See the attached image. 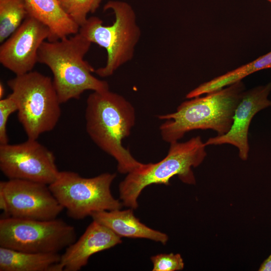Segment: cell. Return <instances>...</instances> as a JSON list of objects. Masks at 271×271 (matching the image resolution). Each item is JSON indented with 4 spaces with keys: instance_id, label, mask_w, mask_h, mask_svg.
Returning <instances> with one entry per match:
<instances>
[{
    "instance_id": "2e32d148",
    "label": "cell",
    "mask_w": 271,
    "mask_h": 271,
    "mask_svg": "<svg viewBox=\"0 0 271 271\" xmlns=\"http://www.w3.org/2000/svg\"><path fill=\"white\" fill-rule=\"evenodd\" d=\"M58 253H37L0 246V271H60Z\"/></svg>"
},
{
    "instance_id": "7c38bea8",
    "label": "cell",
    "mask_w": 271,
    "mask_h": 271,
    "mask_svg": "<svg viewBox=\"0 0 271 271\" xmlns=\"http://www.w3.org/2000/svg\"><path fill=\"white\" fill-rule=\"evenodd\" d=\"M270 91L271 83L244 91L235 108L230 129L223 135L208 139L205 145H233L238 149L239 158L246 161L249 151V125L257 112L271 106V100L268 98Z\"/></svg>"
},
{
    "instance_id": "44dd1931",
    "label": "cell",
    "mask_w": 271,
    "mask_h": 271,
    "mask_svg": "<svg viewBox=\"0 0 271 271\" xmlns=\"http://www.w3.org/2000/svg\"><path fill=\"white\" fill-rule=\"evenodd\" d=\"M18 110L15 101L8 96L0 100V145L8 144L7 124L9 116Z\"/></svg>"
},
{
    "instance_id": "277c9868",
    "label": "cell",
    "mask_w": 271,
    "mask_h": 271,
    "mask_svg": "<svg viewBox=\"0 0 271 271\" xmlns=\"http://www.w3.org/2000/svg\"><path fill=\"white\" fill-rule=\"evenodd\" d=\"M206 145L200 136L185 142L170 143L167 156L156 163L144 164L127 174L119 185V198L123 206L136 209L142 191L152 184L169 185L170 180L178 176L183 183L194 185L192 168L199 166L207 155Z\"/></svg>"
},
{
    "instance_id": "8fae6325",
    "label": "cell",
    "mask_w": 271,
    "mask_h": 271,
    "mask_svg": "<svg viewBox=\"0 0 271 271\" xmlns=\"http://www.w3.org/2000/svg\"><path fill=\"white\" fill-rule=\"evenodd\" d=\"M50 32L48 27L28 16L20 26L0 47V62L20 75L31 72L38 62L39 49Z\"/></svg>"
},
{
    "instance_id": "d4e9b609",
    "label": "cell",
    "mask_w": 271,
    "mask_h": 271,
    "mask_svg": "<svg viewBox=\"0 0 271 271\" xmlns=\"http://www.w3.org/2000/svg\"><path fill=\"white\" fill-rule=\"evenodd\" d=\"M267 1H268L269 2L271 3V0H267Z\"/></svg>"
},
{
    "instance_id": "cb8c5ba5",
    "label": "cell",
    "mask_w": 271,
    "mask_h": 271,
    "mask_svg": "<svg viewBox=\"0 0 271 271\" xmlns=\"http://www.w3.org/2000/svg\"><path fill=\"white\" fill-rule=\"evenodd\" d=\"M58 1L60 3L61 2H62L63 0H58Z\"/></svg>"
},
{
    "instance_id": "5b68a950",
    "label": "cell",
    "mask_w": 271,
    "mask_h": 271,
    "mask_svg": "<svg viewBox=\"0 0 271 271\" xmlns=\"http://www.w3.org/2000/svg\"><path fill=\"white\" fill-rule=\"evenodd\" d=\"M111 10L115 16L112 25L104 26L98 17H91L79 30V33L91 43L104 48L107 52L105 65L94 71L101 77L112 75L132 59L141 37L136 15L129 4L110 1L104 6V10Z\"/></svg>"
},
{
    "instance_id": "ac0fdd59",
    "label": "cell",
    "mask_w": 271,
    "mask_h": 271,
    "mask_svg": "<svg viewBox=\"0 0 271 271\" xmlns=\"http://www.w3.org/2000/svg\"><path fill=\"white\" fill-rule=\"evenodd\" d=\"M28 16L24 0H0V42L8 39Z\"/></svg>"
},
{
    "instance_id": "7a4b0ae2",
    "label": "cell",
    "mask_w": 271,
    "mask_h": 271,
    "mask_svg": "<svg viewBox=\"0 0 271 271\" xmlns=\"http://www.w3.org/2000/svg\"><path fill=\"white\" fill-rule=\"evenodd\" d=\"M238 81L221 89L182 102L174 112L158 116L165 120L160 126L162 139L169 143L178 141L195 129H212L221 136L230 129L235 108L244 92Z\"/></svg>"
},
{
    "instance_id": "3957f363",
    "label": "cell",
    "mask_w": 271,
    "mask_h": 271,
    "mask_svg": "<svg viewBox=\"0 0 271 271\" xmlns=\"http://www.w3.org/2000/svg\"><path fill=\"white\" fill-rule=\"evenodd\" d=\"M91 43L79 32L57 41H44L38 53V62L51 70L53 83L60 103L79 99L86 90H109L106 81L94 77V68L84 57Z\"/></svg>"
},
{
    "instance_id": "5bb4252c",
    "label": "cell",
    "mask_w": 271,
    "mask_h": 271,
    "mask_svg": "<svg viewBox=\"0 0 271 271\" xmlns=\"http://www.w3.org/2000/svg\"><path fill=\"white\" fill-rule=\"evenodd\" d=\"M90 216L93 220L106 226L120 237L148 239L164 245L169 239L166 234L142 223L134 215L132 208L96 212Z\"/></svg>"
},
{
    "instance_id": "9a60e30c",
    "label": "cell",
    "mask_w": 271,
    "mask_h": 271,
    "mask_svg": "<svg viewBox=\"0 0 271 271\" xmlns=\"http://www.w3.org/2000/svg\"><path fill=\"white\" fill-rule=\"evenodd\" d=\"M31 16L48 27V41L59 40L79 32V26L66 14L58 0H24Z\"/></svg>"
},
{
    "instance_id": "d6986e66",
    "label": "cell",
    "mask_w": 271,
    "mask_h": 271,
    "mask_svg": "<svg viewBox=\"0 0 271 271\" xmlns=\"http://www.w3.org/2000/svg\"><path fill=\"white\" fill-rule=\"evenodd\" d=\"M101 0H63L60 3L69 17L79 27L87 21L89 13H93Z\"/></svg>"
},
{
    "instance_id": "9c48e42d",
    "label": "cell",
    "mask_w": 271,
    "mask_h": 271,
    "mask_svg": "<svg viewBox=\"0 0 271 271\" xmlns=\"http://www.w3.org/2000/svg\"><path fill=\"white\" fill-rule=\"evenodd\" d=\"M0 208L5 217L48 220L64 209L49 185L21 179L0 182Z\"/></svg>"
},
{
    "instance_id": "7402d4cb",
    "label": "cell",
    "mask_w": 271,
    "mask_h": 271,
    "mask_svg": "<svg viewBox=\"0 0 271 271\" xmlns=\"http://www.w3.org/2000/svg\"><path fill=\"white\" fill-rule=\"evenodd\" d=\"M259 271H271V253L260 265Z\"/></svg>"
},
{
    "instance_id": "e0dca14e",
    "label": "cell",
    "mask_w": 271,
    "mask_h": 271,
    "mask_svg": "<svg viewBox=\"0 0 271 271\" xmlns=\"http://www.w3.org/2000/svg\"><path fill=\"white\" fill-rule=\"evenodd\" d=\"M267 68H271V51L249 63L202 83L190 91L186 97L190 99L221 89L241 81L251 74Z\"/></svg>"
},
{
    "instance_id": "ba28073f",
    "label": "cell",
    "mask_w": 271,
    "mask_h": 271,
    "mask_svg": "<svg viewBox=\"0 0 271 271\" xmlns=\"http://www.w3.org/2000/svg\"><path fill=\"white\" fill-rule=\"evenodd\" d=\"M75 228L60 219L0 220V246L31 253H58L76 241Z\"/></svg>"
},
{
    "instance_id": "603a6c76",
    "label": "cell",
    "mask_w": 271,
    "mask_h": 271,
    "mask_svg": "<svg viewBox=\"0 0 271 271\" xmlns=\"http://www.w3.org/2000/svg\"><path fill=\"white\" fill-rule=\"evenodd\" d=\"M4 92H5V89H4V85L2 83H0V97H1V99H2V98H3V97L4 96Z\"/></svg>"
},
{
    "instance_id": "52a82bcc",
    "label": "cell",
    "mask_w": 271,
    "mask_h": 271,
    "mask_svg": "<svg viewBox=\"0 0 271 271\" xmlns=\"http://www.w3.org/2000/svg\"><path fill=\"white\" fill-rule=\"evenodd\" d=\"M115 173H104L84 178L72 171H60L49 185L69 217L80 220L96 212L120 209L122 203L112 196L110 187Z\"/></svg>"
},
{
    "instance_id": "6da1fadb",
    "label": "cell",
    "mask_w": 271,
    "mask_h": 271,
    "mask_svg": "<svg viewBox=\"0 0 271 271\" xmlns=\"http://www.w3.org/2000/svg\"><path fill=\"white\" fill-rule=\"evenodd\" d=\"M85 118L87 134L116 161L120 173L127 174L144 165L122 145L136 121L134 108L124 97L109 90L93 91L86 100Z\"/></svg>"
},
{
    "instance_id": "4fadbf2b",
    "label": "cell",
    "mask_w": 271,
    "mask_h": 271,
    "mask_svg": "<svg viewBox=\"0 0 271 271\" xmlns=\"http://www.w3.org/2000/svg\"><path fill=\"white\" fill-rule=\"evenodd\" d=\"M121 242V237L111 230L93 220L78 240L65 248L59 263L60 270L78 271L87 265L92 255Z\"/></svg>"
},
{
    "instance_id": "30bf717a",
    "label": "cell",
    "mask_w": 271,
    "mask_h": 271,
    "mask_svg": "<svg viewBox=\"0 0 271 271\" xmlns=\"http://www.w3.org/2000/svg\"><path fill=\"white\" fill-rule=\"evenodd\" d=\"M0 169L9 179H21L49 185L60 171L53 153L37 141L28 139L18 144L0 145Z\"/></svg>"
},
{
    "instance_id": "ffe728a7",
    "label": "cell",
    "mask_w": 271,
    "mask_h": 271,
    "mask_svg": "<svg viewBox=\"0 0 271 271\" xmlns=\"http://www.w3.org/2000/svg\"><path fill=\"white\" fill-rule=\"evenodd\" d=\"M153 271H176L184 268L183 259L179 253H160L151 257Z\"/></svg>"
},
{
    "instance_id": "8992f818",
    "label": "cell",
    "mask_w": 271,
    "mask_h": 271,
    "mask_svg": "<svg viewBox=\"0 0 271 271\" xmlns=\"http://www.w3.org/2000/svg\"><path fill=\"white\" fill-rule=\"evenodd\" d=\"M8 85L12 90L9 96L17 104L18 118L28 139L37 140L55 128L61 103L50 77L32 71L16 75Z\"/></svg>"
}]
</instances>
